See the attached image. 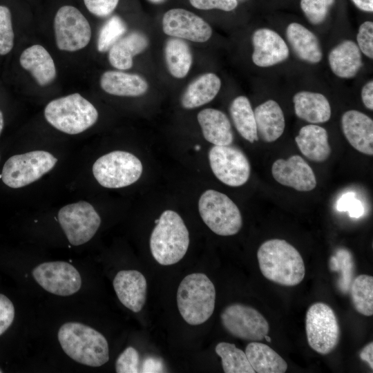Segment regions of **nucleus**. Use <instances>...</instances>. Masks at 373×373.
I'll return each instance as SVG.
<instances>
[{"label": "nucleus", "mask_w": 373, "mask_h": 373, "mask_svg": "<svg viewBox=\"0 0 373 373\" xmlns=\"http://www.w3.org/2000/svg\"><path fill=\"white\" fill-rule=\"evenodd\" d=\"M214 285L205 274L193 273L185 276L177 291V305L183 319L189 325L205 323L213 313Z\"/></svg>", "instance_id": "4"}, {"label": "nucleus", "mask_w": 373, "mask_h": 373, "mask_svg": "<svg viewBox=\"0 0 373 373\" xmlns=\"http://www.w3.org/2000/svg\"><path fill=\"white\" fill-rule=\"evenodd\" d=\"M57 162L55 156L45 151L15 155L5 162L1 178L8 186L21 188L41 178L55 166Z\"/></svg>", "instance_id": "8"}, {"label": "nucleus", "mask_w": 373, "mask_h": 373, "mask_svg": "<svg viewBox=\"0 0 373 373\" xmlns=\"http://www.w3.org/2000/svg\"><path fill=\"white\" fill-rule=\"evenodd\" d=\"M84 2L90 13L97 17H105L114 11L119 0H84Z\"/></svg>", "instance_id": "42"}, {"label": "nucleus", "mask_w": 373, "mask_h": 373, "mask_svg": "<svg viewBox=\"0 0 373 373\" xmlns=\"http://www.w3.org/2000/svg\"><path fill=\"white\" fill-rule=\"evenodd\" d=\"M355 6L366 12L373 11V0H352Z\"/></svg>", "instance_id": "48"}, {"label": "nucleus", "mask_w": 373, "mask_h": 373, "mask_svg": "<svg viewBox=\"0 0 373 373\" xmlns=\"http://www.w3.org/2000/svg\"><path fill=\"white\" fill-rule=\"evenodd\" d=\"M195 149L196 151H199V150L200 149V146L199 145H196V146H195Z\"/></svg>", "instance_id": "52"}, {"label": "nucleus", "mask_w": 373, "mask_h": 373, "mask_svg": "<svg viewBox=\"0 0 373 373\" xmlns=\"http://www.w3.org/2000/svg\"><path fill=\"white\" fill-rule=\"evenodd\" d=\"M1 372H2V370L0 369V373H1Z\"/></svg>", "instance_id": "53"}, {"label": "nucleus", "mask_w": 373, "mask_h": 373, "mask_svg": "<svg viewBox=\"0 0 373 373\" xmlns=\"http://www.w3.org/2000/svg\"><path fill=\"white\" fill-rule=\"evenodd\" d=\"M220 320L228 333L245 341H260L269 331L267 321L257 309L240 303L226 307Z\"/></svg>", "instance_id": "11"}, {"label": "nucleus", "mask_w": 373, "mask_h": 373, "mask_svg": "<svg viewBox=\"0 0 373 373\" xmlns=\"http://www.w3.org/2000/svg\"><path fill=\"white\" fill-rule=\"evenodd\" d=\"M14 45L11 12L9 8L0 6V55L9 53Z\"/></svg>", "instance_id": "38"}, {"label": "nucleus", "mask_w": 373, "mask_h": 373, "mask_svg": "<svg viewBox=\"0 0 373 373\" xmlns=\"http://www.w3.org/2000/svg\"><path fill=\"white\" fill-rule=\"evenodd\" d=\"M343 133L351 146L361 153L373 155V121L356 110L345 112L341 117Z\"/></svg>", "instance_id": "19"}, {"label": "nucleus", "mask_w": 373, "mask_h": 373, "mask_svg": "<svg viewBox=\"0 0 373 373\" xmlns=\"http://www.w3.org/2000/svg\"><path fill=\"white\" fill-rule=\"evenodd\" d=\"M245 352L255 372L284 373L287 370V362L266 344L251 341Z\"/></svg>", "instance_id": "30"}, {"label": "nucleus", "mask_w": 373, "mask_h": 373, "mask_svg": "<svg viewBox=\"0 0 373 373\" xmlns=\"http://www.w3.org/2000/svg\"><path fill=\"white\" fill-rule=\"evenodd\" d=\"M58 340L64 352L83 365L99 367L109 359L108 344L98 331L77 322H68L59 328Z\"/></svg>", "instance_id": "2"}, {"label": "nucleus", "mask_w": 373, "mask_h": 373, "mask_svg": "<svg viewBox=\"0 0 373 373\" xmlns=\"http://www.w3.org/2000/svg\"><path fill=\"white\" fill-rule=\"evenodd\" d=\"M149 1L154 3H160L164 2L166 0H149Z\"/></svg>", "instance_id": "50"}, {"label": "nucleus", "mask_w": 373, "mask_h": 373, "mask_svg": "<svg viewBox=\"0 0 373 373\" xmlns=\"http://www.w3.org/2000/svg\"><path fill=\"white\" fill-rule=\"evenodd\" d=\"M163 363L160 359L154 356L146 357L142 363L141 372H163Z\"/></svg>", "instance_id": "45"}, {"label": "nucleus", "mask_w": 373, "mask_h": 373, "mask_svg": "<svg viewBox=\"0 0 373 373\" xmlns=\"http://www.w3.org/2000/svg\"><path fill=\"white\" fill-rule=\"evenodd\" d=\"M216 354L221 358L222 365L225 373H254L245 352L234 344L220 342L215 348Z\"/></svg>", "instance_id": "33"}, {"label": "nucleus", "mask_w": 373, "mask_h": 373, "mask_svg": "<svg viewBox=\"0 0 373 373\" xmlns=\"http://www.w3.org/2000/svg\"><path fill=\"white\" fill-rule=\"evenodd\" d=\"M305 331L309 347L325 355L334 350L340 337L338 319L333 309L326 303H313L307 309Z\"/></svg>", "instance_id": "9"}, {"label": "nucleus", "mask_w": 373, "mask_h": 373, "mask_svg": "<svg viewBox=\"0 0 373 373\" xmlns=\"http://www.w3.org/2000/svg\"><path fill=\"white\" fill-rule=\"evenodd\" d=\"M46 121L57 130L76 135L91 127L97 120L95 107L79 93L50 102L44 110Z\"/></svg>", "instance_id": "5"}, {"label": "nucleus", "mask_w": 373, "mask_h": 373, "mask_svg": "<svg viewBox=\"0 0 373 373\" xmlns=\"http://www.w3.org/2000/svg\"><path fill=\"white\" fill-rule=\"evenodd\" d=\"M296 143L301 153L311 161L323 162L331 154L327 131L316 124L303 126L295 137Z\"/></svg>", "instance_id": "21"}, {"label": "nucleus", "mask_w": 373, "mask_h": 373, "mask_svg": "<svg viewBox=\"0 0 373 373\" xmlns=\"http://www.w3.org/2000/svg\"><path fill=\"white\" fill-rule=\"evenodd\" d=\"M54 29L57 48L73 52L86 47L91 37V28L86 18L75 7L64 6L56 13Z\"/></svg>", "instance_id": "12"}, {"label": "nucleus", "mask_w": 373, "mask_h": 373, "mask_svg": "<svg viewBox=\"0 0 373 373\" xmlns=\"http://www.w3.org/2000/svg\"><path fill=\"white\" fill-rule=\"evenodd\" d=\"M36 282L46 291L61 296L74 294L81 287L79 271L64 261L46 262L32 270Z\"/></svg>", "instance_id": "14"}, {"label": "nucleus", "mask_w": 373, "mask_h": 373, "mask_svg": "<svg viewBox=\"0 0 373 373\" xmlns=\"http://www.w3.org/2000/svg\"><path fill=\"white\" fill-rule=\"evenodd\" d=\"M209 160L216 177L228 186H242L249 178V162L245 153L234 146L214 145L209 152Z\"/></svg>", "instance_id": "13"}, {"label": "nucleus", "mask_w": 373, "mask_h": 373, "mask_svg": "<svg viewBox=\"0 0 373 373\" xmlns=\"http://www.w3.org/2000/svg\"><path fill=\"white\" fill-rule=\"evenodd\" d=\"M335 0H301L300 7L308 21L318 25L323 23Z\"/></svg>", "instance_id": "37"}, {"label": "nucleus", "mask_w": 373, "mask_h": 373, "mask_svg": "<svg viewBox=\"0 0 373 373\" xmlns=\"http://www.w3.org/2000/svg\"><path fill=\"white\" fill-rule=\"evenodd\" d=\"M126 31V26L118 16L109 18L101 28L97 39V50L105 52L121 38Z\"/></svg>", "instance_id": "35"}, {"label": "nucleus", "mask_w": 373, "mask_h": 373, "mask_svg": "<svg viewBox=\"0 0 373 373\" xmlns=\"http://www.w3.org/2000/svg\"><path fill=\"white\" fill-rule=\"evenodd\" d=\"M149 44L142 32L134 31L121 37L108 50V61L115 68L127 70L133 66L134 56L143 52Z\"/></svg>", "instance_id": "28"}, {"label": "nucleus", "mask_w": 373, "mask_h": 373, "mask_svg": "<svg viewBox=\"0 0 373 373\" xmlns=\"http://www.w3.org/2000/svg\"><path fill=\"white\" fill-rule=\"evenodd\" d=\"M356 39L361 52L369 58L372 59L373 23L372 21H365L360 26Z\"/></svg>", "instance_id": "41"}, {"label": "nucleus", "mask_w": 373, "mask_h": 373, "mask_svg": "<svg viewBox=\"0 0 373 373\" xmlns=\"http://www.w3.org/2000/svg\"><path fill=\"white\" fill-rule=\"evenodd\" d=\"M3 128V116L2 112L0 111V135Z\"/></svg>", "instance_id": "49"}, {"label": "nucleus", "mask_w": 373, "mask_h": 373, "mask_svg": "<svg viewBox=\"0 0 373 373\" xmlns=\"http://www.w3.org/2000/svg\"><path fill=\"white\" fill-rule=\"evenodd\" d=\"M264 338H265V340L267 341V342H271V338L267 334L265 336Z\"/></svg>", "instance_id": "51"}, {"label": "nucleus", "mask_w": 373, "mask_h": 373, "mask_svg": "<svg viewBox=\"0 0 373 373\" xmlns=\"http://www.w3.org/2000/svg\"><path fill=\"white\" fill-rule=\"evenodd\" d=\"M191 4L200 10L219 9L231 11L238 6L237 0H189Z\"/></svg>", "instance_id": "44"}, {"label": "nucleus", "mask_w": 373, "mask_h": 373, "mask_svg": "<svg viewBox=\"0 0 373 373\" xmlns=\"http://www.w3.org/2000/svg\"><path fill=\"white\" fill-rule=\"evenodd\" d=\"M198 210L203 222L219 236H233L242 228V218L238 207L221 192L205 191L199 199Z\"/></svg>", "instance_id": "6"}, {"label": "nucleus", "mask_w": 373, "mask_h": 373, "mask_svg": "<svg viewBox=\"0 0 373 373\" xmlns=\"http://www.w3.org/2000/svg\"><path fill=\"white\" fill-rule=\"evenodd\" d=\"M257 258L262 275L283 286H295L303 280L305 267L298 251L282 239H271L258 248Z\"/></svg>", "instance_id": "1"}, {"label": "nucleus", "mask_w": 373, "mask_h": 373, "mask_svg": "<svg viewBox=\"0 0 373 373\" xmlns=\"http://www.w3.org/2000/svg\"><path fill=\"white\" fill-rule=\"evenodd\" d=\"M294 111L298 117L312 124L327 122L331 117V106L323 94L300 91L293 97Z\"/></svg>", "instance_id": "24"}, {"label": "nucleus", "mask_w": 373, "mask_h": 373, "mask_svg": "<svg viewBox=\"0 0 373 373\" xmlns=\"http://www.w3.org/2000/svg\"><path fill=\"white\" fill-rule=\"evenodd\" d=\"M113 287L119 301L133 312H140L146 302L147 283L137 270H122L113 279Z\"/></svg>", "instance_id": "18"}, {"label": "nucleus", "mask_w": 373, "mask_h": 373, "mask_svg": "<svg viewBox=\"0 0 373 373\" xmlns=\"http://www.w3.org/2000/svg\"><path fill=\"white\" fill-rule=\"evenodd\" d=\"M21 66L29 71L40 86L50 84L56 77L54 61L41 45H33L25 49L19 58Z\"/></svg>", "instance_id": "23"}, {"label": "nucleus", "mask_w": 373, "mask_h": 373, "mask_svg": "<svg viewBox=\"0 0 373 373\" xmlns=\"http://www.w3.org/2000/svg\"><path fill=\"white\" fill-rule=\"evenodd\" d=\"M220 87L221 81L216 75L204 74L189 85L182 97V106L191 109L206 104L217 95Z\"/></svg>", "instance_id": "29"}, {"label": "nucleus", "mask_w": 373, "mask_h": 373, "mask_svg": "<svg viewBox=\"0 0 373 373\" xmlns=\"http://www.w3.org/2000/svg\"><path fill=\"white\" fill-rule=\"evenodd\" d=\"M117 373L140 372V356L136 349L128 347L118 356L115 362Z\"/></svg>", "instance_id": "39"}, {"label": "nucleus", "mask_w": 373, "mask_h": 373, "mask_svg": "<svg viewBox=\"0 0 373 373\" xmlns=\"http://www.w3.org/2000/svg\"><path fill=\"white\" fill-rule=\"evenodd\" d=\"M58 220L69 242L75 246L88 242L101 224L99 214L86 201L63 207L58 212Z\"/></svg>", "instance_id": "10"}, {"label": "nucleus", "mask_w": 373, "mask_h": 373, "mask_svg": "<svg viewBox=\"0 0 373 373\" xmlns=\"http://www.w3.org/2000/svg\"><path fill=\"white\" fill-rule=\"evenodd\" d=\"M361 58L358 46L351 40L338 44L328 56L331 70L341 78L354 77L363 65Z\"/></svg>", "instance_id": "26"}, {"label": "nucleus", "mask_w": 373, "mask_h": 373, "mask_svg": "<svg viewBox=\"0 0 373 373\" xmlns=\"http://www.w3.org/2000/svg\"><path fill=\"white\" fill-rule=\"evenodd\" d=\"M15 318V307L11 300L0 294V336L12 325Z\"/></svg>", "instance_id": "43"}, {"label": "nucleus", "mask_w": 373, "mask_h": 373, "mask_svg": "<svg viewBox=\"0 0 373 373\" xmlns=\"http://www.w3.org/2000/svg\"><path fill=\"white\" fill-rule=\"evenodd\" d=\"M204 137L216 146L230 145L233 134L229 119L222 111L214 108H205L197 116Z\"/></svg>", "instance_id": "22"}, {"label": "nucleus", "mask_w": 373, "mask_h": 373, "mask_svg": "<svg viewBox=\"0 0 373 373\" xmlns=\"http://www.w3.org/2000/svg\"><path fill=\"white\" fill-rule=\"evenodd\" d=\"M286 36L292 50L300 59L312 64L321 61V45L312 32L300 23H291L287 28Z\"/></svg>", "instance_id": "27"}, {"label": "nucleus", "mask_w": 373, "mask_h": 373, "mask_svg": "<svg viewBox=\"0 0 373 373\" xmlns=\"http://www.w3.org/2000/svg\"><path fill=\"white\" fill-rule=\"evenodd\" d=\"M271 174L279 184L298 191H309L316 186L312 169L298 155H291L287 160H276L272 164Z\"/></svg>", "instance_id": "16"}, {"label": "nucleus", "mask_w": 373, "mask_h": 373, "mask_svg": "<svg viewBox=\"0 0 373 373\" xmlns=\"http://www.w3.org/2000/svg\"><path fill=\"white\" fill-rule=\"evenodd\" d=\"M252 43V61L258 66H271L285 61L289 57V48L285 41L272 30L258 29L253 35Z\"/></svg>", "instance_id": "17"}, {"label": "nucleus", "mask_w": 373, "mask_h": 373, "mask_svg": "<svg viewBox=\"0 0 373 373\" xmlns=\"http://www.w3.org/2000/svg\"><path fill=\"white\" fill-rule=\"evenodd\" d=\"M359 357L361 360L366 361L370 367L373 369V343H367L361 351Z\"/></svg>", "instance_id": "47"}, {"label": "nucleus", "mask_w": 373, "mask_h": 373, "mask_svg": "<svg viewBox=\"0 0 373 373\" xmlns=\"http://www.w3.org/2000/svg\"><path fill=\"white\" fill-rule=\"evenodd\" d=\"M165 59L168 69L173 77H184L192 64V55L189 45L182 39L170 38L165 46Z\"/></svg>", "instance_id": "32"}, {"label": "nucleus", "mask_w": 373, "mask_h": 373, "mask_svg": "<svg viewBox=\"0 0 373 373\" xmlns=\"http://www.w3.org/2000/svg\"><path fill=\"white\" fill-rule=\"evenodd\" d=\"M189 245V233L182 218L174 211H164L150 238L154 259L162 265H174L182 259Z\"/></svg>", "instance_id": "3"}, {"label": "nucleus", "mask_w": 373, "mask_h": 373, "mask_svg": "<svg viewBox=\"0 0 373 373\" xmlns=\"http://www.w3.org/2000/svg\"><path fill=\"white\" fill-rule=\"evenodd\" d=\"M330 267L333 270H342L339 285L342 291H346L352 283L353 274L354 262L351 253L345 248L338 249L335 255L331 257Z\"/></svg>", "instance_id": "36"}, {"label": "nucleus", "mask_w": 373, "mask_h": 373, "mask_svg": "<svg viewBox=\"0 0 373 373\" xmlns=\"http://www.w3.org/2000/svg\"><path fill=\"white\" fill-rule=\"evenodd\" d=\"M336 209L338 211H347L350 217L354 218L361 217L365 213L363 204L352 191L347 192L340 197L336 202Z\"/></svg>", "instance_id": "40"}, {"label": "nucleus", "mask_w": 373, "mask_h": 373, "mask_svg": "<svg viewBox=\"0 0 373 373\" xmlns=\"http://www.w3.org/2000/svg\"><path fill=\"white\" fill-rule=\"evenodd\" d=\"M100 85L106 93L117 96H140L148 89L147 82L141 76L119 70L104 72L100 78Z\"/></svg>", "instance_id": "25"}, {"label": "nucleus", "mask_w": 373, "mask_h": 373, "mask_svg": "<svg viewBox=\"0 0 373 373\" xmlns=\"http://www.w3.org/2000/svg\"><path fill=\"white\" fill-rule=\"evenodd\" d=\"M351 298L355 309L361 314H373V277L367 274L356 276L351 283Z\"/></svg>", "instance_id": "34"}, {"label": "nucleus", "mask_w": 373, "mask_h": 373, "mask_svg": "<svg viewBox=\"0 0 373 373\" xmlns=\"http://www.w3.org/2000/svg\"><path fill=\"white\" fill-rule=\"evenodd\" d=\"M165 34L195 42H205L212 35V29L202 18L182 8H173L162 18Z\"/></svg>", "instance_id": "15"}, {"label": "nucleus", "mask_w": 373, "mask_h": 373, "mask_svg": "<svg viewBox=\"0 0 373 373\" xmlns=\"http://www.w3.org/2000/svg\"><path fill=\"white\" fill-rule=\"evenodd\" d=\"M142 169L141 161L133 154L115 151L101 156L95 162L93 173L102 186L117 189L137 181Z\"/></svg>", "instance_id": "7"}, {"label": "nucleus", "mask_w": 373, "mask_h": 373, "mask_svg": "<svg viewBox=\"0 0 373 373\" xmlns=\"http://www.w3.org/2000/svg\"><path fill=\"white\" fill-rule=\"evenodd\" d=\"M361 98L365 106L372 111L373 110V81L370 80L367 82L363 87L361 90Z\"/></svg>", "instance_id": "46"}, {"label": "nucleus", "mask_w": 373, "mask_h": 373, "mask_svg": "<svg viewBox=\"0 0 373 373\" xmlns=\"http://www.w3.org/2000/svg\"><path fill=\"white\" fill-rule=\"evenodd\" d=\"M254 113L258 137L265 142H273L283 135L285 127V117L276 101L269 99L263 102Z\"/></svg>", "instance_id": "20"}, {"label": "nucleus", "mask_w": 373, "mask_h": 373, "mask_svg": "<svg viewBox=\"0 0 373 373\" xmlns=\"http://www.w3.org/2000/svg\"><path fill=\"white\" fill-rule=\"evenodd\" d=\"M230 115L240 135L251 143L258 141L254 113L250 102L245 96H238L231 102Z\"/></svg>", "instance_id": "31"}]
</instances>
